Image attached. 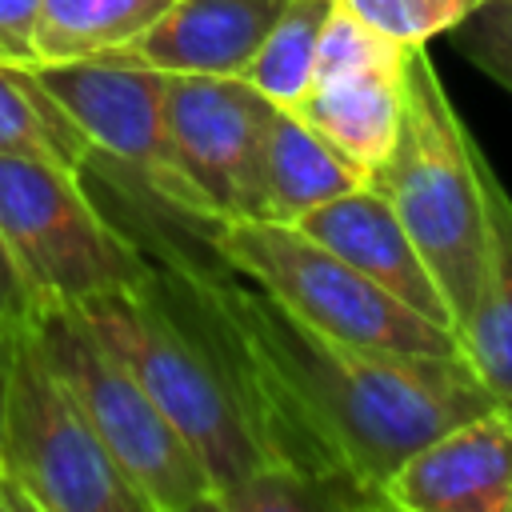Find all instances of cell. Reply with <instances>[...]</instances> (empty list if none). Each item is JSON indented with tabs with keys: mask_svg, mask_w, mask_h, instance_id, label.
Segmentation results:
<instances>
[{
	"mask_svg": "<svg viewBox=\"0 0 512 512\" xmlns=\"http://www.w3.org/2000/svg\"><path fill=\"white\" fill-rule=\"evenodd\" d=\"M164 300L220 352L268 456L336 508H384V480L444 428L496 408L464 356H416L332 340L232 272L148 248Z\"/></svg>",
	"mask_w": 512,
	"mask_h": 512,
	"instance_id": "1",
	"label": "cell"
},
{
	"mask_svg": "<svg viewBox=\"0 0 512 512\" xmlns=\"http://www.w3.org/2000/svg\"><path fill=\"white\" fill-rule=\"evenodd\" d=\"M480 156L484 152L452 108L428 52L412 48L404 68L400 132L368 184L396 208L424 264L432 268L452 308L456 336L476 304L488 248Z\"/></svg>",
	"mask_w": 512,
	"mask_h": 512,
	"instance_id": "2",
	"label": "cell"
},
{
	"mask_svg": "<svg viewBox=\"0 0 512 512\" xmlns=\"http://www.w3.org/2000/svg\"><path fill=\"white\" fill-rule=\"evenodd\" d=\"M80 312L196 448L220 512L224 496L268 464L220 352L164 300L156 280L96 296Z\"/></svg>",
	"mask_w": 512,
	"mask_h": 512,
	"instance_id": "3",
	"label": "cell"
},
{
	"mask_svg": "<svg viewBox=\"0 0 512 512\" xmlns=\"http://www.w3.org/2000/svg\"><path fill=\"white\" fill-rule=\"evenodd\" d=\"M204 236L216 260L332 340L416 356H464L452 328L420 316L296 224L224 220Z\"/></svg>",
	"mask_w": 512,
	"mask_h": 512,
	"instance_id": "4",
	"label": "cell"
},
{
	"mask_svg": "<svg viewBox=\"0 0 512 512\" xmlns=\"http://www.w3.org/2000/svg\"><path fill=\"white\" fill-rule=\"evenodd\" d=\"M0 232L36 316L140 288L156 272L148 248L100 216L80 172L48 160L0 152Z\"/></svg>",
	"mask_w": 512,
	"mask_h": 512,
	"instance_id": "5",
	"label": "cell"
},
{
	"mask_svg": "<svg viewBox=\"0 0 512 512\" xmlns=\"http://www.w3.org/2000/svg\"><path fill=\"white\" fill-rule=\"evenodd\" d=\"M36 336L148 512L216 508V488L196 448L176 432L132 368L92 332L80 308H44Z\"/></svg>",
	"mask_w": 512,
	"mask_h": 512,
	"instance_id": "6",
	"label": "cell"
},
{
	"mask_svg": "<svg viewBox=\"0 0 512 512\" xmlns=\"http://www.w3.org/2000/svg\"><path fill=\"white\" fill-rule=\"evenodd\" d=\"M276 100L244 76L168 72L156 200L204 232L260 216V156Z\"/></svg>",
	"mask_w": 512,
	"mask_h": 512,
	"instance_id": "7",
	"label": "cell"
},
{
	"mask_svg": "<svg viewBox=\"0 0 512 512\" xmlns=\"http://www.w3.org/2000/svg\"><path fill=\"white\" fill-rule=\"evenodd\" d=\"M0 460L32 512H148L52 368L36 324L16 336Z\"/></svg>",
	"mask_w": 512,
	"mask_h": 512,
	"instance_id": "8",
	"label": "cell"
},
{
	"mask_svg": "<svg viewBox=\"0 0 512 512\" xmlns=\"http://www.w3.org/2000/svg\"><path fill=\"white\" fill-rule=\"evenodd\" d=\"M32 72L92 144V164H104L112 180L156 200L168 72L112 56L32 64Z\"/></svg>",
	"mask_w": 512,
	"mask_h": 512,
	"instance_id": "9",
	"label": "cell"
},
{
	"mask_svg": "<svg viewBox=\"0 0 512 512\" xmlns=\"http://www.w3.org/2000/svg\"><path fill=\"white\" fill-rule=\"evenodd\" d=\"M396 512H512V412L468 416L420 444L380 488Z\"/></svg>",
	"mask_w": 512,
	"mask_h": 512,
	"instance_id": "10",
	"label": "cell"
},
{
	"mask_svg": "<svg viewBox=\"0 0 512 512\" xmlns=\"http://www.w3.org/2000/svg\"><path fill=\"white\" fill-rule=\"evenodd\" d=\"M296 228H304L312 240L332 248L340 260H348L356 272H364L372 284H380L384 292H392L396 300L416 308L420 316L456 332L452 308H448L432 268L424 264V256L412 244L408 228L400 224L396 208L372 184L352 188V192L304 212L296 220Z\"/></svg>",
	"mask_w": 512,
	"mask_h": 512,
	"instance_id": "11",
	"label": "cell"
},
{
	"mask_svg": "<svg viewBox=\"0 0 512 512\" xmlns=\"http://www.w3.org/2000/svg\"><path fill=\"white\" fill-rule=\"evenodd\" d=\"M284 4L288 0H176L128 48L112 52V60L192 76H244Z\"/></svg>",
	"mask_w": 512,
	"mask_h": 512,
	"instance_id": "12",
	"label": "cell"
},
{
	"mask_svg": "<svg viewBox=\"0 0 512 512\" xmlns=\"http://www.w3.org/2000/svg\"><path fill=\"white\" fill-rule=\"evenodd\" d=\"M372 180L368 168L336 152L312 124H304L292 108L276 104L260 156V216L272 224H296L304 212L364 188Z\"/></svg>",
	"mask_w": 512,
	"mask_h": 512,
	"instance_id": "13",
	"label": "cell"
},
{
	"mask_svg": "<svg viewBox=\"0 0 512 512\" xmlns=\"http://www.w3.org/2000/svg\"><path fill=\"white\" fill-rule=\"evenodd\" d=\"M480 180L488 212V248L476 304L460 328V348L480 384L500 404H512V196L488 156H480Z\"/></svg>",
	"mask_w": 512,
	"mask_h": 512,
	"instance_id": "14",
	"label": "cell"
},
{
	"mask_svg": "<svg viewBox=\"0 0 512 512\" xmlns=\"http://www.w3.org/2000/svg\"><path fill=\"white\" fill-rule=\"evenodd\" d=\"M404 68H372V72H352L336 80H316L288 108L304 124H312L336 152L376 172L388 160L400 132Z\"/></svg>",
	"mask_w": 512,
	"mask_h": 512,
	"instance_id": "15",
	"label": "cell"
},
{
	"mask_svg": "<svg viewBox=\"0 0 512 512\" xmlns=\"http://www.w3.org/2000/svg\"><path fill=\"white\" fill-rule=\"evenodd\" d=\"M176 0H40L32 64L96 60L128 48Z\"/></svg>",
	"mask_w": 512,
	"mask_h": 512,
	"instance_id": "16",
	"label": "cell"
},
{
	"mask_svg": "<svg viewBox=\"0 0 512 512\" xmlns=\"http://www.w3.org/2000/svg\"><path fill=\"white\" fill-rule=\"evenodd\" d=\"M0 152L48 160L80 176L92 168V144L36 80L32 64L0 60Z\"/></svg>",
	"mask_w": 512,
	"mask_h": 512,
	"instance_id": "17",
	"label": "cell"
},
{
	"mask_svg": "<svg viewBox=\"0 0 512 512\" xmlns=\"http://www.w3.org/2000/svg\"><path fill=\"white\" fill-rule=\"evenodd\" d=\"M328 12H332V0H288L272 32L264 36L260 52L244 68V80L284 108L296 104L312 84L316 44H320Z\"/></svg>",
	"mask_w": 512,
	"mask_h": 512,
	"instance_id": "18",
	"label": "cell"
},
{
	"mask_svg": "<svg viewBox=\"0 0 512 512\" xmlns=\"http://www.w3.org/2000/svg\"><path fill=\"white\" fill-rule=\"evenodd\" d=\"M408 56H412V48L380 36L376 28H368L364 20H356L348 8H340L332 0V12L324 20L320 44H316L312 84L316 80L352 76V72H372V68H404Z\"/></svg>",
	"mask_w": 512,
	"mask_h": 512,
	"instance_id": "19",
	"label": "cell"
},
{
	"mask_svg": "<svg viewBox=\"0 0 512 512\" xmlns=\"http://www.w3.org/2000/svg\"><path fill=\"white\" fill-rule=\"evenodd\" d=\"M336 4L404 48H428V40L448 36L460 20H468L480 8V0H336Z\"/></svg>",
	"mask_w": 512,
	"mask_h": 512,
	"instance_id": "20",
	"label": "cell"
},
{
	"mask_svg": "<svg viewBox=\"0 0 512 512\" xmlns=\"http://www.w3.org/2000/svg\"><path fill=\"white\" fill-rule=\"evenodd\" d=\"M448 36L464 60L512 92V0H480V8Z\"/></svg>",
	"mask_w": 512,
	"mask_h": 512,
	"instance_id": "21",
	"label": "cell"
},
{
	"mask_svg": "<svg viewBox=\"0 0 512 512\" xmlns=\"http://www.w3.org/2000/svg\"><path fill=\"white\" fill-rule=\"evenodd\" d=\"M304 508H336V500L320 484H312L308 476H300L284 464L256 468L220 504V512H304Z\"/></svg>",
	"mask_w": 512,
	"mask_h": 512,
	"instance_id": "22",
	"label": "cell"
},
{
	"mask_svg": "<svg viewBox=\"0 0 512 512\" xmlns=\"http://www.w3.org/2000/svg\"><path fill=\"white\" fill-rule=\"evenodd\" d=\"M32 324H36V300H32L16 260H12V248L4 240V232H0V328L20 336Z\"/></svg>",
	"mask_w": 512,
	"mask_h": 512,
	"instance_id": "23",
	"label": "cell"
},
{
	"mask_svg": "<svg viewBox=\"0 0 512 512\" xmlns=\"http://www.w3.org/2000/svg\"><path fill=\"white\" fill-rule=\"evenodd\" d=\"M40 0H0V60L32 64V24Z\"/></svg>",
	"mask_w": 512,
	"mask_h": 512,
	"instance_id": "24",
	"label": "cell"
},
{
	"mask_svg": "<svg viewBox=\"0 0 512 512\" xmlns=\"http://www.w3.org/2000/svg\"><path fill=\"white\" fill-rule=\"evenodd\" d=\"M12 360H16V332L0 328V436H4V404H8V384H12Z\"/></svg>",
	"mask_w": 512,
	"mask_h": 512,
	"instance_id": "25",
	"label": "cell"
},
{
	"mask_svg": "<svg viewBox=\"0 0 512 512\" xmlns=\"http://www.w3.org/2000/svg\"><path fill=\"white\" fill-rule=\"evenodd\" d=\"M504 408H508V412H512V404H504Z\"/></svg>",
	"mask_w": 512,
	"mask_h": 512,
	"instance_id": "26",
	"label": "cell"
}]
</instances>
